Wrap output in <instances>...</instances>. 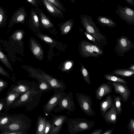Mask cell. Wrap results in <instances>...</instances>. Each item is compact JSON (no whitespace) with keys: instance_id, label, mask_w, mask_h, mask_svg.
I'll return each mask as SVG.
<instances>
[{"instance_id":"7402d4cb","label":"cell","mask_w":134,"mask_h":134,"mask_svg":"<svg viewBox=\"0 0 134 134\" xmlns=\"http://www.w3.org/2000/svg\"><path fill=\"white\" fill-rule=\"evenodd\" d=\"M28 24L30 27L33 29L38 30L40 29L39 20L33 8L30 10Z\"/></svg>"},{"instance_id":"db71d44e","label":"cell","mask_w":134,"mask_h":134,"mask_svg":"<svg viewBox=\"0 0 134 134\" xmlns=\"http://www.w3.org/2000/svg\"><path fill=\"white\" fill-rule=\"evenodd\" d=\"M132 105L134 107V100H133L132 101Z\"/></svg>"},{"instance_id":"7dc6e473","label":"cell","mask_w":134,"mask_h":134,"mask_svg":"<svg viewBox=\"0 0 134 134\" xmlns=\"http://www.w3.org/2000/svg\"><path fill=\"white\" fill-rule=\"evenodd\" d=\"M103 129H102L94 130L90 134H101L103 132Z\"/></svg>"},{"instance_id":"5b68a950","label":"cell","mask_w":134,"mask_h":134,"mask_svg":"<svg viewBox=\"0 0 134 134\" xmlns=\"http://www.w3.org/2000/svg\"><path fill=\"white\" fill-rule=\"evenodd\" d=\"M30 74L28 76L36 79H40L44 80L55 89L64 91L66 88V85L63 80H59L47 74L43 71L40 72L30 69Z\"/></svg>"},{"instance_id":"7a4b0ae2","label":"cell","mask_w":134,"mask_h":134,"mask_svg":"<svg viewBox=\"0 0 134 134\" xmlns=\"http://www.w3.org/2000/svg\"><path fill=\"white\" fill-rule=\"evenodd\" d=\"M80 19L81 23L86 31L92 35L100 44L104 45L107 44L105 36L101 33L91 16L85 14L81 15Z\"/></svg>"},{"instance_id":"4fadbf2b","label":"cell","mask_w":134,"mask_h":134,"mask_svg":"<svg viewBox=\"0 0 134 134\" xmlns=\"http://www.w3.org/2000/svg\"><path fill=\"white\" fill-rule=\"evenodd\" d=\"M27 14L24 6L17 9L14 13L10 19L8 27L12 28L15 24H24L27 17Z\"/></svg>"},{"instance_id":"681fc988","label":"cell","mask_w":134,"mask_h":134,"mask_svg":"<svg viewBox=\"0 0 134 134\" xmlns=\"http://www.w3.org/2000/svg\"><path fill=\"white\" fill-rule=\"evenodd\" d=\"M72 65V63L70 62H67L65 66V70H67L69 69L71 66Z\"/></svg>"},{"instance_id":"d6a6232c","label":"cell","mask_w":134,"mask_h":134,"mask_svg":"<svg viewBox=\"0 0 134 134\" xmlns=\"http://www.w3.org/2000/svg\"><path fill=\"white\" fill-rule=\"evenodd\" d=\"M0 61L11 71L13 69L8 58L0 49Z\"/></svg>"},{"instance_id":"f907efd6","label":"cell","mask_w":134,"mask_h":134,"mask_svg":"<svg viewBox=\"0 0 134 134\" xmlns=\"http://www.w3.org/2000/svg\"><path fill=\"white\" fill-rule=\"evenodd\" d=\"M130 5L134 7V0H124Z\"/></svg>"},{"instance_id":"7bdbcfd3","label":"cell","mask_w":134,"mask_h":134,"mask_svg":"<svg viewBox=\"0 0 134 134\" xmlns=\"http://www.w3.org/2000/svg\"><path fill=\"white\" fill-rule=\"evenodd\" d=\"M84 33L89 40L97 44H100L97 40L92 35L86 31L84 32Z\"/></svg>"},{"instance_id":"6da1fadb","label":"cell","mask_w":134,"mask_h":134,"mask_svg":"<svg viewBox=\"0 0 134 134\" xmlns=\"http://www.w3.org/2000/svg\"><path fill=\"white\" fill-rule=\"evenodd\" d=\"M43 93L39 90L38 84L35 82L33 87L22 94L14 102L12 108L25 106V111L31 112L39 105Z\"/></svg>"},{"instance_id":"b9f144b4","label":"cell","mask_w":134,"mask_h":134,"mask_svg":"<svg viewBox=\"0 0 134 134\" xmlns=\"http://www.w3.org/2000/svg\"><path fill=\"white\" fill-rule=\"evenodd\" d=\"M52 127L51 120H47L43 134H49Z\"/></svg>"},{"instance_id":"f546056e","label":"cell","mask_w":134,"mask_h":134,"mask_svg":"<svg viewBox=\"0 0 134 134\" xmlns=\"http://www.w3.org/2000/svg\"><path fill=\"white\" fill-rule=\"evenodd\" d=\"M8 18V14L5 10L0 6V28L5 26Z\"/></svg>"},{"instance_id":"ba28073f","label":"cell","mask_w":134,"mask_h":134,"mask_svg":"<svg viewBox=\"0 0 134 134\" xmlns=\"http://www.w3.org/2000/svg\"><path fill=\"white\" fill-rule=\"evenodd\" d=\"M115 51L119 56L123 57L125 53L134 48V44L124 35L117 38Z\"/></svg>"},{"instance_id":"f5cc1de1","label":"cell","mask_w":134,"mask_h":134,"mask_svg":"<svg viewBox=\"0 0 134 134\" xmlns=\"http://www.w3.org/2000/svg\"><path fill=\"white\" fill-rule=\"evenodd\" d=\"M70 0L71 2H72L73 3H74L75 1V0Z\"/></svg>"},{"instance_id":"d6986e66","label":"cell","mask_w":134,"mask_h":134,"mask_svg":"<svg viewBox=\"0 0 134 134\" xmlns=\"http://www.w3.org/2000/svg\"><path fill=\"white\" fill-rule=\"evenodd\" d=\"M34 9L38 18L39 21H40L43 27L48 29L54 27V25L51 21L49 18L46 15L42 9L35 7Z\"/></svg>"},{"instance_id":"9a60e30c","label":"cell","mask_w":134,"mask_h":134,"mask_svg":"<svg viewBox=\"0 0 134 134\" xmlns=\"http://www.w3.org/2000/svg\"><path fill=\"white\" fill-rule=\"evenodd\" d=\"M79 53L82 57H93L99 58L100 57L92 49L90 42L84 40L81 41L79 46Z\"/></svg>"},{"instance_id":"1f68e13d","label":"cell","mask_w":134,"mask_h":134,"mask_svg":"<svg viewBox=\"0 0 134 134\" xmlns=\"http://www.w3.org/2000/svg\"><path fill=\"white\" fill-rule=\"evenodd\" d=\"M107 80L113 82H119L125 84H128V82L124 79L113 75L106 74L104 75Z\"/></svg>"},{"instance_id":"3957f363","label":"cell","mask_w":134,"mask_h":134,"mask_svg":"<svg viewBox=\"0 0 134 134\" xmlns=\"http://www.w3.org/2000/svg\"><path fill=\"white\" fill-rule=\"evenodd\" d=\"M68 132L70 134H76L91 129L95 125L94 122L83 118H69L66 122Z\"/></svg>"},{"instance_id":"2e32d148","label":"cell","mask_w":134,"mask_h":134,"mask_svg":"<svg viewBox=\"0 0 134 134\" xmlns=\"http://www.w3.org/2000/svg\"><path fill=\"white\" fill-rule=\"evenodd\" d=\"M40 1L47 11L51 15L53 16L58 18L63 19L64 18L63 12L54 4L47 0H40Z\"/></svg>"},{"instance_id":"5bb4252c","label":"cell","mask_w":134,"mask_h":134,"mask_svg":"<svg viewBox=\"0 0 134 134\" xmlns=\"http://www.w3.org/2000/svg\"><path fill=\"white\" fill-rule=\"evenodd\" d=\"M114 87V92L120 95L123 101L125 103L128 100L131 95V91L126 84L113 82L111 84Z\"/></svg>"},{"instance_id":"9c48e42d","label":"cell","mask_w":134,"mask_h":134,"mask_svg":"<svg viewBox=\"0 0 134 134\" xmlns=\"http://www.w3.org/2000/svg\"><path fill=\"white\" fill-rule=\"evenodd\" d=\"M53 91L54 93L53 96L43 106V111L45 114L51 113L65 92L60 89H55Z\"/></svg>"},{"instance_id":"52a82bcc","label":"cell","mask_w":134,"mask_h":134,"mask_svg":"<svg viewBox=\"0 0 134 134\" xmlns=\"http://www.w3.org/2000/svg\"><path fill=\"white\" fill-rule=\"evenodd\" d=\"M75 94L80 107L85 114L90 116H94L95 113L92 107L93 102L90 96L82 93H76Z\"/></svg>"},{"instance_id":"f1b7e54d","label":"cell","mask_w":134,"mask_h":134,"mask_svg":"<svg viewBox=\"0 0 134 134\" xmlns=\"http://www.w3.org/2000/svg\"><path fill=\"white\" fill-rule=\"evenodd\" d=\"M113 73L123 77H130L134 74V70L122 69H116L114 70Z\"/></svg>"},{"instance_id":"d590c367","label":"cell","mask_w":134,"mask_h":134,"mask_svg":"<svg viewBox=\"0 0 134 134\" xmlns=\"http://www.w3.org/2000/svg\"><path fill=\"white\" fill-rule=\"evenodd\" d=\"M0 134H27L28 133L27 131H21L11 130L7 129H4L1 130Z\"/></svg>"},{"instance_id":"30bf717a","label":"cell","mask_w":134,"mask_h":134,"mask_svg":"<svg viewBox=\"0 0 134 134\" xmlns=\"http://www.w3.org/2000/svg\"><path fill=\"white\" fill-rule=\"evenodd\" d=\"M115 13L128 25H134V11L130 7L126 6L123 7L118 4Z\"/></svg>"},{"instance_id":"cb8c5ba5","label":"cell","mask_w":134,"mask_h":134,"mask_svg":"<svg viewBox=\"0 0 134 134\" xmlns=\"http://www.w3.org/2000/svg\"><path fill=\"white\" fill-rule=\"evenodd\" d=\"M47 120L41 115L37 117L35 134H43Z\"/></svg>"},{"instance_id":"e575fe53","label":"cell","mask_w":134,"mask_h":134,"mask_svg":"<svg viewBox=\"0 0 134 134\" xmlns=\"http://www.w3.org/2000/svg\"><path fill=\"white\" fill-rule=\"evenodd\" d=\"M23 31L19 30L16 31L11 36V38L15 41L21 40L23 37Z\"/></svg>"},{"instance_id":"4316f807","label":"cell","mask_w":134,"mask_h":134,"mask_svg":"<svg viewBox=\"0 0 134 134\" xmlns=\"http://www.w3.org/2000/svg\"><path fill=\"white\" fill-rule=\"evenodd\" d=\"M74 24L73 19H70L58 25L60 27L61 34L64 35L67 34L72 28Z\"/></svg>"},{"instance_id":"8fae6325","label":"cell","mask_w":134,"mask_h":134,"mask_svg":"<svg viewBox=\"0 0 134 134\" xmlns=\"http://www.w3.org/2000/svg\"><path fill=\"white\" fill-rule=\"evenodd\" d=\"M52 118L50 120L52 127L49 134H59L63 124L69 118L64 115H54L51 113Z\"/></svg>"},{"instance_id":"60d3db41","label":"cell","mask_w":134,"mask_h":134,"mask_svg":"<svg viewBox=\"0 0 134 134\" xmlns=\"http://www.w3.org/2000/svg\"><path fill=\"white\" fill-rule=\"evenodd\" d=\"M32 6L36 7H38L42 4L40 0H26Z\"/></svg>"},{"instance_id":"836d02e7","label":"cell","mask_w":134,"mask_h":134,"mask_svg":"<svg viewBox=\"0 0 134 134\" xmlns=\"http://www.w3.org/2000/svg\"><path fill=\"white\" fill-rule=\"evenodd\" d=\"M81 71L85 81L89 85H91L88 72L83 64H81Z\"/></svg>"},{"instance_id":"e0dca14e","label":"cell","mask_w":134,"mask_h":134,"mask_svg":"<svg viewBox=\"0 0 134 134\" xmlns=\"http://www.w3.org/2000/svg\"><path fill=\"white\" fill-rule=\"evenodd\" d=\"M105 122L109 124L115 125L117 121L118 114L116 108L113 103L110 109L102 115Z\"/></svg>"},{"instance_id":"8992f818","label":"cell","mask_w":134,"mask_h":134,"mask_svg":"<svg viewBox=\"0 0 134 134\" xmlns=\"http://www.w3.org/2000/svg\"><path fill=\"white\" fill-rule=\"evenodd\" d=\"M65 110L69 113L73 112L75 110L72 92L67 93L65 92L53 111L54 113H56Z\"/></svg>"},{"instance_id":"f6af8a7d","label":"cell","mask_w":134,"mask_h":134,"mask_svg":"<svg viewBox=\"0 0 134 134\" xmlns=\"http://www.w3.org/2000/svg\"><path fill=\"white\" fill-rule=\"evenodd\" d=\"M0 74L9 79H11L9 74L7 72L5 71L0 65Z\"/></svg>"},{"instance_id":"44dd1931","label":"cell","mask_w":134,"mask_h":134,"mask_svg":"<svg viewBox=\"0 0 134 134\" xmlns=\"http://www.w3.org/2000/svg\"><path fill=\"white\" fill-rule=\"evenodd\" d=\"M31 49L34 55L39 60H42L43 58V51L38 44L33 38L30 41Z\"/></svg>"},{"instance_id":"484cf974","label":"cell","mask_w":134,"mask_h":134,"mask_svg":"<svg viewBox=\"0 0 134 134\" xmlns=\"http://www.w3.org/2000/svg\"><path fill=\"white\" fill-rule=\"evenodd\" d=\"M12 114L4 112L0 113V130L5 129L9 124Z\"/></svg>"},{"instance_id":"ee69618b","label":"cell","mask_w":134,"mask_h":134,"mask_svg":"<svg viewBox=\"0 0 134 134\" xmlns=\"http://www.w3.org/2000/svg\"><path fill=\"white\" fill-rule=\"evenodd\" d=\"M8 83L6 81L0 79V93L8 86Z\"/></svg>"},{"instance_id":"ac0fdd59","label":"cell","mask_w":134,"mask_h":134,"mask_svg":"<svg viewBox=\"0 0 134 134\" xmlns=\"http://www.w3.org/2000/svg\"><path fill=\"white\" fill-rule=\"evenodd\" d=\"M108 82L104 83L100 85L95 91L96 98L100 100L102 98L112 92L111 85Z\"/></svg>"},{"instance_id":"74e56055","label":"cell","mask_w":134,"mask_h":134,"mask_svg":"<svg viewBox=\"0 0 134 134\" xmlns=\"http://www.w3.org/2000/svg\"><path fill=\"white\" fill-rule=\"evenodd\" d=\"M91 48L94 52L99 56L102 55L103 53V50L97 45L94 43L90 42Z\"/></svg>"},{"instance_id":"603a6c76","label":"cell","mask_w":134,"mask_h":134,"mask_svg":"<svg viewBox=\"0 0 134 134\" xmlns=\"http://www.w3.org/2000/svg\"><path fill=\"white\" fill-rule=\"evenodd\" d=\"M113 100L112 96L108 95L100 103V114L102 115L111 106L113 103Z\"/></svg>"},{"instance_id":"c3c4849f","label":"cell","mask_w":134,"mask_h":134,"mask_svg":"<svg viewBox=\"0 0 134 134\" xmlns=\"http://www.w3.org/2000/svg\"><path fill=\"white\" fill-rule=\"evenodd\" d=\"M114 130V129H109L107 130L104 131L102 132V134H112L113 131Z\"/></svg>"},{"instance_id":"f35d334b","label":"cell","mask_w":134,"mask_h":134,"mask_svg":"<svg viewBox=\"0 0 134 134\" xmlns=\"http://www.w3.org/2000/svg\"><path fill=\"white\" fill-rule=\"evenodd\" d=\"M37 35L38 37L47 43L53 44L55 43L52 38L46 35L42 34H38Z\"/></svg>"},{"instance_id":"ffe728a7","label":"cell","mask_w":134,"mask_h":134,"mask_svg":"<svg viewBox=\"0 0 134 134\" xmlns=\"http://www.w3.org/2000/svg\"><path fill=\"white\" fill-rule=\"evenodd\" d=\"M22 94L21 93L15 92L7 93V96L5 98V104L4 112L7 113L12 108L14 103Z\"/></svg>"},{"instance_id":"7c38bea8","label":"cell","mask_w":134,"mask_h":134,"mask_svg":"<svg viewBox=\"0 0 134 134\" xmlns=\"http://www.w3.org/2000/svg\"><path fill=\"white\" fill-rule=\"evenodd\" d=\"M35 82H31L25 80H19L11 86L7 93L15 92L23 94L33 87Z\"/></svg>"},{"instance_id":"83f0119b","label":"cell","mask_w":134,"mask_h":134,"mask_svg":"<svg viewBox=\"0 0 134 134\" xmlns=\"http://www.w3.org/2000/svg\"><path fill=\"white\" fill-rule=\"evenodd\" d=\"M36 79L39 82L38 86L39 90L43 93L55 89L44 80L40 79Z\"/></svg>"},{"instance_id":"11a10c76","label":"cell","mask_w":134,"mask_h":134,"mask_svg":"<svg viewBox=\"0 0 134 134\" xmlns=\"http://www.w3.org/2000/svg\"><path fill=\"white\" fill-rule=\"evenodd\" d=\"M105 0H102V1H105Z\"/></svg>"},{"instance_id":"ab89813d","label":"cell","mask_w":134,"mask_h":134,"mask_svg":"<svg viewBox=\"0 0 134 134\" xmlns=\"http://www.w3.org/2000/svg\"><path fill=\"white\" fill-rule=\"evenodd\" d=\"M129 131L132 134H134V119L131 118L127 126Z\"/></svg>"},{"instance_id":"277c9868","label":"cell","mask_w":134,"mask_h":134,"mask_svg":"<svg viewBox=\"0 0 134 134\" xmlns=\"http://www.w3.org/2000/svg\"><path fill=\"white\" fill-rule=\"evenodd\" d=\"M31 122V119L24 114H13L9 124L5 129L27 131L32 125Z\"/></svg>"},{"instance_id":"bcb514c9","label":"cell","mask_w":134,"mask_h":134,"mask_svg":"<svg viewBox=\"0 0 134 134\" xmlns=\"http://www.w3.org/2000/svg\"><path fill=\"white\" fill-rule=\"evenodd\" d=\"M5 104V98L0 99V113L4 109Z\"/></svg>"},{"instance_id":"8d00e7d4","label":"cell","mask_w":134,"mask_h":134,"mask_svg":"<svg viewBox=\"0 0 134 134\" xmlns=\"http://www.w3.org/2000/svg\"><path fill=\"white\" fill-rule=\"evenodd\" d=\"M52 3L63 12H66V10L59 0H47Z\"/></svg>"},{"instance_id":"d4e9b609","label":"cell","mask_w":134,"mask_h":134,"mask_svg":"<svg viewBox=\"0 0 134 134\" xmlns=\"http://www.w3.org/2000/svg\"><path fill=\"white\" fill-rule=\"evenodd\" d=\"M96 19L99 25L102 26H107L111 28L115 27L117 25L115 22L108 17L99 15Z\"/></svg>"},{"instance_id":"4dcf8cb0","label":"cell","mask_w":134,"mask_h":134,"mask_svg":"<svg viewBox=\"0 0 134 134\" xmlns=\"http://www.w3.org/2000/svg\"><path fill=\"white\" fill-rule=\"evenodd\" d=\"M114 104L117 110L118 116H119L121 114L122 108L121 101L122 98L121 96H114Z\"/></svg>"},{"instance_id":"816d5d0a","label":"cell","mask_w":134,"mask_h":134,"mask_svg":"<svg viewBox=\"0 0 134 134\" xmlns=\"http://www.w3.org/2000/svg\"><path fill=\"white\" fill-rule=\"evenodd\" d=\"M129 69L130 70H134V65H133L131 66Z\"/></svg>"}]
</instances>
